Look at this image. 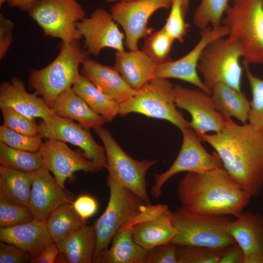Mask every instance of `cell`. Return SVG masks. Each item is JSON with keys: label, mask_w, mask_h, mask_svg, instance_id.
Wrapping results in <instances>:
<instances>
[{"label": "cell", "mask_w": 263, "mask_h": 263, "mask_svg": "<svg viewBox=\"0 0 263 263\" xmlns=\"http://www.w3.org/2000/svg\"><path fill=\"white\" fill-rule=\"evenodd\" d=\"M183 5V9L185 16L187 13L189 5V0H181Z\"/></svg>", "instance_id": "cell-48"}, {"label": "cell", "mask_w": 263, "mask_h": 263, "mask_svg": "<svg viewBox=\"0 0 263 263\" xmlns=\"http://www.w3.org/2000/svg\"><path fill=\"white\" fill-rule=\"evenodd\" d=\"M177 196L180 207L188 212L234 217L243 211L252 198L224 168L187 172L178 184Z\"/></svg>", "instance_id": "cell-2"}, {"label": "cell", "mask_w": 263, "mask_h": 263, "mask_svg": "<svg viewBox=\"0 0 263 263\" xmlns=\"http://www.w3.org/2000/svg\"><path fill=\"white\" fill-rule=\"evenodd\" d=\"M108 2H119V1H132L134 0H104Z\"/></svg>", "instance_id": "cell-49"}, {"label": "cell", "mask_w": 263, "mask_h": 263, "mask_svg": "<svg viewBox=\"0 0 263 263\" xmlns=\"http://www.w3.org/2000/svg\"><path fill=\"white\" fill-rule=\"evenodd\" d=\"M52 109L55 115L75 120L87 129H96L106 123L104 119L95 113L72 88L59 95Z\"/></svg>", "instance_id": "cell-26"}, {"label": "cell", "mask_w": 263, "mask_h": 263, "mask_svg": "<svg viewBox=\"0 0 263 263\" xmlns=\"http://www.w3.org/2000/svg\"><path fill=\"white\" fill-rule=\"evenodd\" d=\"M43 164L39 150L35 152L19 150L0 142V166L33 172L40 169Z\"/></svg>", "instance_id": "cell-32"}, {"label": "cell", "mask_w": 263, "mask_h": 263, "mask_svg": "<svg viewBox=\"0 0 263 263\" xmlns=\"http://www.w3.org/2000/svg\"><path fill=\"white\" fill-rule=\"evenodd\" d=\"M96 242L93 224L82 226L57 244L66 263H93Z\"/></svg>", "instance_id": "cell-27"}, {"label": "cell", "mask_w": 263, "mask_h": 263, "mask_svg": "<svg viewBox=\"0 0 263 263\" xmlns=\"http://www.w3.org/2000/svg\"><path fill=\"white\" fill-rule=\"evenodd\" d=\"M7 0H0V7H1Z\"/></svg>", "instance_id": "cell-50"}, {"label": "cell", "mask_w": 263, "mask_h": 263, "mask_svg": "<svg viewBox=\"0 0 263 263\" xmlns=\"http://www.w3.org/2000/svg\"><path fill=\"white\" fill-rule=\"evenodd\" d=\"M60 251L57 244L54 243L48 246L37 257L32 259L31 263H54Z\"/></svg>", "instance_id": "cell-46"}, {"label": "cell", "mask_w": 263, "mask_h": 263, "mask_svg": "<svg viewBox=\"0 0 263 263\" xmlns=\"http://www.w3.org/2000/svg\"><path fill=\"white\" fill-rule=\"evenodd\" d=\"M172 0H134L116 2L110 13L123 28L125 44L129 50H138L140 39L150 35L148 22L150 16L161 9L170 8Z\"/></svg>", "instance_id": "cell-12"}, {"label": "cell", "mask_w": 263, "mask_h": 263, "mask_svg": "<svg viewBox=\"0 0 263 263\" xmlns=\"http://www.w3.org/2000/svg\"><path fill=\"white\" fill-rule=\"evenodd\" d=\"M225 15L222 25L239 43L243 61L263 64V0H233Z\"/></svg>", "instance_id": "cell-4"}, {"label": "cell", "mask_w": 263, "mask_h": 263, "mask_svg": "<svg viewBox=\"0 0 263 263\" xmlns=\"http://www.w3.org/2000/svg\"><path fill=\"white\" fill-rule=\"evenodd\" d=\"M30 255L16 245L0 243V263H31Z\"/></svg>", "instance_id": "cell-42"}, {"label": "cell", "mask_w": 263, "mask_h": 263, "mask_svg": "<svg viewBox=\"0 0 263 263\" xmlns=\"http://www.w3.org/2000/svg\"><path fill=\"white\" fill-rule=\"evenodd\" d=\"M0 242L12 244L27 252L32 259L54 244L45 222L34 219L30 222L8 228H0Z\"/></svg>", "instance_id": "cell-22"}, {"label": "cell", "mask_w": 263, "mask_h": 263, "mask_svg": "<svg viewBox=\"0 0 263 263\" xmlns=\"http://www.w3.org/2000/svg\"><path fill=\"white\" fill-rule=\"evenodd\" d=\"M228 223V234L241 247L244 260L263 254V216L251 211H243Z\"/></svg>", "instance_id": "cell-23"}, {"label": "cell", "mask_w": 263, "mask_h": 263, "mask_svg": "<svg viewBox=\"0 0 263 263\" xmlns=\"http://www.w3.org/2000/svg\"><path fill=\"white\" fill-rule=\"evenodd\" d=\"M3 125L17 132L30 136L38 134L39 126L35 119H30L9 107L0 108Z\"/></svg>", "instance_id": "cell-39"}, {"label": "cell", "mask_w": 263, "mask_h": 263, "mask_svg": "<svg viewBox=\"0 0 263 263\" xmlns=\"http://www.w3.org/2000/svg\"><path fill=\"white\" fill-rule=\"evenodd\" d=\"M50 235L57 244L74 231L87 224L75 211L73 204H64L56 209L45 222Z\"/></svg>", "instance_id": "cell-31"}, {"label": "cell", "mask_w": 263, "mask_h": 263, "mask_svg": "<svg viewBox=\"0 0 263 263\" xmlns=\"http://www.w3.org/2000/svg\"><path fill=\"white\" fill-rule=\"evenodd\" d=\"M76 28L84 38L86 50L89 54L98 56L104 48L124 51L125 38L110 12L98 8L88 18L76 23Z\"/></svg>", "instance_id": "cell-17"}, {"label": "cell", "mask_w": 263, "mask_h": 263, "mask_svg": "<svg viewBox=\"0 0 263 263\" xmlns=\"http://www.w3.org/2000/svg\"><path fill=\"white\" fill-rule=\"evenodd\" d=\"M34 219L28 207L0 201V228L16 226Z\"/></svg>", "instance_id": "cell-38"}, {"label": "cell", "mask_w": 263, "mask_h": 263, "mask_svg": "<svg viewBox=\"0 0 263 263\" xmlns=\"http://www.w3.org/2000/svg\"><path fill=\"white\" fill-rule=\"evenodd\" d=\"M211 96L215 109L225 120L233 117L243 124L246 123L250 106L244 92L220 83L212 89Z\"/></svg>", "instance_id": "cell-28"}, {"label": "cell", "mask_w": 263, "mask_h": 263, "mask_svg": "<svg viewBox=\"0 0 263 263\" xmlns=\"http://www.w3.org/2000/svg\"><path fill=\"white\" fill-rule=\"evenodd\" d=\"M243 64L252 94L248 120L263 133V79L252 73L248 63L243 61Z\"/></svg>", "instance_id": "cell-34"}, {"label": "cell", "mask_w": 263, "mask_h": 263, "mask_svg": "<svg viewBox=\"0 0 263 263\" xmlns=\"http://www.w3.org/2000/svg\"><path fill=\"white\" fill-rule=\"evenodd\" d=\"M14 23L0 14V59L4 58L13 41Z\"/></svg>", "instance_id": "cell-43"}, {"label": "cell", "mask_w": 263, "mask_h": 263, "mask_svg": "<svg viewBox=\"0 0 263 263\" xmlns=\"http://www.w3.org/2000/svg\"><path fill=\"white\" fill-rule=\"evenodd\" d=\"M176 107L174 86L167 78L154 77L136 90L132 98L120 104L118 115L135 113L167 120L182 132L190 127Z\"/></svg>", "instance_id": "cell-5"}, {"label": "cell", "mask_w": 263, "mask_h": 263, "mask_svg": "<svg viewBox=\"0 0 263 263\" xmlns=\"http://www.w3.org/2000/svg\"><path fill=\"white\" fill-rule=\"evenodd\" d=\"M229 0H201L193 15V23L200 31L210 26L222 25L223 16L228 8Z\"/></svg>", "instance_id": "cell-33"}, {"label": "cell", "mask_w": 263, "mask_h": 263, "mask_svg": "<svg viewBox=\"0 0 263 263\" xmlns=\"http://www.w3.org/2000/svg\"><path fill=\"white\" fill-rule=\"evenodd\" d=\"M225 248L177 245L178 263H219Z\"/></svg>", "instance_id": "cell-36"}, {"label": "cell", "mask_w": 263, "mask_h": 263, "mask_svg": "<svg viewBox=\"0 0 263 263\" xmlns=\"http://www.w3.org/2000/svg\"><path fill=\"white\" fill-rule=\"evenodd\" d=\"M173 41L162 28L146 38L141 50L158 65L170 60Z\"/></svg>", "instance_id": "cell-35"}, {"label": "cell", "mask_w": 263, "mask_h": 263, "mask_svg": "<svg viewBox=\"0 0 263 263\" xmlns=\"http://www.w3.org/2000/svg\"><path fill=\"white\" fill-rule=\"evenodd\" d=\"M244 257L242 249L235 243L224 248L219 263H244Z\"/></svg>", "instance_id": "cell-45"}, {"label": "cell", "mask_w": 263, "mask_h": 263, "mask_svg": "<svg viewBox=\"0 0 263 263\" xmlns=\"http://www.w3.org/2000/svg\"><path fill=\"white\" fill-rule=\"evenodd\" d=\"M89 55L79 40L61 41L59 54L51 63L42 69L31 70L28 80L29 88L52 109L59 95L72 88L79 79V67L89 59Z\"/></svg>", "instance_id": "cell-3"}, {"label": "cell", "mask_w": 263, "mask_h": 263, "mask_svg": "<svg viewBox=\"0 0 263 263\" xmlns=\"http://www.w3.org/2000/svg\"><path fill=\"white\" fill-rule=\"evenodd\" d=\"M36 0H7L9 6L18 8L20 10L27 11L32 3Z\"/></svg>", "instance_id": "cell-47"}, {"label": "cell", "mask_w": 263, "mask_h": 263, "mask_svg": "<svg viewBox=\"0 0 263 263\" xmlns=\"http://www.w3.org/2000/svg\"><path fill=\"white\" fill-rule=\"evenodd\" d=\"M73 205L76 212L85 220L93 216L98 209L96 200L88 195L79 196L74 201Z\"/></svg>", "instance_id": "cell-44"}, {"label": "cell", "mask_w": 263, "mask_h": 263, "mask_svg": "<svg viewBox=\"0 0 263 263\" xmlns=\"http://www.w3.org/2000/svg\"><path fill=\"white\" fill-rule=\"evenodd\" d=\"M183 142L180 151L172 165L165 172L154 174V184L150 194L159 198L165 183L177 173L187 171L202 173L224 168L216 152L209 153L201 144V140L191 128L181 132Z\"/></svg>", "instance_id": "cell-11"}, {"label": "cell", "mask_w": 263, "mask_h": 263, "mask_svg": "<svg viewBox=\"0 0 263 263\" xmlns=\"http://www.w3.org/2000/svg\"><path fill=\"white\" fill-rule=\"evenodd\" d=\"M156 64L142 50L116 51L114 67L127 84L136 91L151 79Z\"/></svg>", "instance_id": "cell-24"}, {"label": "cell", "mask_w": 263, "mask_h": 263, "mask_svg": "<svg viewBox=\"0 0 263 263\" xmlns=\"http://www.w3.org/2000/svg\"><path fill=\"white\" fill-rule=\"evenodd\" d=\"M145 263H178L177 245L171 242L153 247L149 250Z\"/></svg>", "instance_id": "cell-41"}, {"label": "cell", "mask_w": 263, "mask_h": 263, "mask_svg": "<svg viewBox=\"0 0 263 263\" xmlns=\"http://www.w3.org/2000/svg\"><path fill=\"white\" fill-rule=\"evenodd\" d=\"M94 131L104 144L108 176L132 191L145 204H150L146 175L157 160H136L124 151L107 129L100 127Z\"/></svg>", "instance_id": "cell-9"}, {"label": "cell", "mask_w": 263, "mask_h": 263, "mask_svg": "<svg viewBox=\"0 0 263 263\" xmlns=\"http://www.w3.org/2000/svg\"><path fill=\"white\" fill-rule=\"evenodd\" d=\"M177 233L171 243L178 246L224 248L236 243L228 234V216L194 213L181 207L172 212Z\"/></svg>", "instance_id": "cell-6"}, {"label": "cell", "mask_w": 263, "mask_h": 263, "mask_svg": "<svg viewBox=\"0 0 263 263\" xmlns=\"http://www.w3.org/2000/svg\"><path fill=\"white\" fill-rule=\"evenodd\" d=\"M11 108L30 118L47 121L55 115L43 99L36 93H29L22 80L13 76L10 82L0 85V108Z\"/></svg>", "instance_id": "cell-20"}, {"label": "cell", "mask_w": 263, "mask_h": 263, "mask_svg": "<svg viewBox=\"0 0 263 263\" xmlns=\"http://www.w3.org/2000/svg\"><path fill=\"white\" fill-rule=\"evenodd\" d=\"M242 52L238 43L227 37L216 39L204 49L197 70L202 75L203 83L211 94L217 84H226L241 91L243 67L240 59Z\"/></svg>", "instance_id": "cell-7"}, {"label": "cell", "mask_w": 263, "mask_h": 263, "mask_svg": "<svg viewBox=\"0 0 263 263\" xmlns=\"http://www.w3.org/2000/svg\"><path fill=\"white\" fill-rule=\"evenodd\" d=\"M200 38L195 46L180 58L157 65L153 77L176 78L189 83L211 95L198 74L197 67L203 51L211 42L227 37L228 30L222 25L218 28L208 27L200 31Z\"/></svg>", "instance_id": "cell-15"}, {"label": "cell", "mask_w": 263, "mask_h": 263, "mask_svg": "<svg viewBox=\"0 0 263 263\" xmlns=\"http://www.w3.org/2000/svg\"><path fill=\"white\" fill-rule=\"evenodd\" d=\"M27 11L46 36L64 42L82 38L76 23L85 18L86 13L76 0H36Z\"/></svg>", "instance_id": "cell-10"}, {"label": "cell", "mask_w": 263, "mask_h": 263, "mask_svg": "<svg viewBox=\"0 0 263 263\" xmlns=\"http://www.w3.org/2000/svg\"><path fill=\"white\" fill-rule=\"evenodd\" d=\"M43 164L33 172V184L28 207L34 218L46 222L61 205L74 202V194L62 188Z\"/></svg>", "instance_id": "cell-19"}, {"label": "cell", "mask_w": 263, "mask_h": 263, "mask_svg": "<svg viewBox=\"0 0 263 263\" xmlns=\"http://www.w3.org/2000/svg\"><path fill=\"white\" fill-rule=\"evenodd\" d=\"M149 253L134 240L129 222L115 235L111 247L101 252L93 263H145Z\"/></svg>", "instance_id": "cell-25"}, {"label": "cell", "mask_w": 263, "mask_h": 263, "mask_svg": "<svg viewBox=\"0 0 263 263\" xmlns=\"http://www.w3.org/2000/svg\"><path fill=\"white\" fill-rule=\"evenodd\" d=\"M39 151L44 164L63 188H66V180L73 178L76 171L93 172L101 170L83 153L73 150L66 142L60 140L47 139L42 142Z\"/></svg>", "instance_id": "cell-18"}, {"label": "cell", "mask_w": 263, "mask_h": 263, "mask_svg": "<svg viewBox=\"0 0 263 263\" xmlns=\"http://www.w3.org/2000/svg\"><path fill=\"white\" fill-rule=\"evenodd\" d=\"M72 88L106 122L112 121L118 114L120 103L101 92L82 75H81Z\"/></svg>", "instance_id": "cell-30"}, {"label": "cell", "mask_w": 263, "mask_h": 263, "mask_svg": "<svg viewBox=\"0 0 263 263\" xmlns=\"http://www.w3.org/2000/svg\"><path fill=\"white\" fill-rule=\"evenodd\" d=\"M33 172L0 166V201L28 207Z\"/></svg>", "instance_id": "cell-29"}, {"label": "cell", "mask_w": 263, "mask_h": 263, "mask_svg": "<svg viewBox=\"0 0 263 263\" xmlns=\"http://www.w3.org/2000/svg\"><path fill=\"white\" fill-rule=\"evenodd\" d=\"M174 90L176 106L190 114L189 127L198 136L223 129L225 120L215 109L211 95L198 88L190 89L179 85H175Z\"/></svg>", "instance_id": "cell-16"}, {"label": "cell", "mask_w": 263, "mask_h": 263, "mask_svg": "<svg viewBox=\"0 0 263 263\" xmlns=\"http://www.w3.org/2000/svg\"><path fill=\"white\" fill-rule=\"evenodd\" d=\"M107 185L110 192L108 205L102 215L94 223L97 242L93 262L101 252L108 248L118 231L135 218L147 205L108 176Z\"/></svg>", "instance_id": "cell-8"}, {"label": "cell", "mask_w": 263, "mask_h": 263, "mask_svg": "<svg viewBox=\"0 0 263 263\" xmlns=\"http://www.w3.org/2000/svg\"><path fill=\"white\" fill-rule=\"evenodd\" d=\"M39 134L43 138L53 139L67 142L80 148L84 155L98 166L101 169L106 168L105 150L97 144L90 133L73 120L53 115L47 121L38 123Z\"/></svg>", "instance_id": "cell-14"}, {"label": "cell", "mask_w": 263, "mask_h": 263, "mask_svg": "<svg viewBox=\"0 0 263 263\" xmlns=\"http://www.w3.org/2000/svg\"><path fill=\"white\" fill-rule=\"evenodd\" d=\"M130 223L134 240L148 250L171 243L177 233L172 212L166 205H146Z\"/></svg>", "instance_id": "cell-13"}, {"label": "cell", "mask_w": 263, "mask_h": 263, "mask_svg": "<svg viewBox=\"0 0 263 263\" xmlns=\"http://www.w3.org/2000/svg\"><path fill=\"white\" fill-rule=\"evenodd\" d=\"M216 151L230 177L252 197L263 188V133L253 125L231 118L220 132L199 136Z\"/></svg>", "instance_id": "cell-1"}, {"label": "cell", "mask_w": 263, "mask_h": 263, "mask_svg": "<svg viewBox=\"0 0 263 263\" xmlns=\"http://www.w3.org/2000/svg\"><path fill=\"white\" fill-rule=\"evenodd\" d=\"M80 74L101 92L120 104L132 98L136 92L127 84L114 66L88 59L82 64Z\"/></svg>", "instance_id": "cell-21"}, {"label": "cell", "mask_w": 263, "mask_h": 263, "mask_svg": "<svg viewBox=\"0 0 263 263\" xmlns=\"http://www.w3.org/2000/svg\"><path fill=\"white\" fill-rule=\"evenodd\" d=\"M181 0H172L169 15L163 27L174 40L183 42L188 25L185 22Z\"/></svg>", "instance_id": "cell-40"}, {"label": "cell", "mask_w": 263, "mask_h": 263, "mask_svg": "<svg viewBox=\"0 0 263 263\" xmlns=\"http://www.w3.org/2000/svg\"><path fill=\"white\" fill-rule=\"evenodd\" d=\"M42 138L39 134L27 135L13 131L3 124L0 126V142L13 149L37 151L43 142Z\"/></svg>", "instance_id": "cell-37"}]
</instances>
